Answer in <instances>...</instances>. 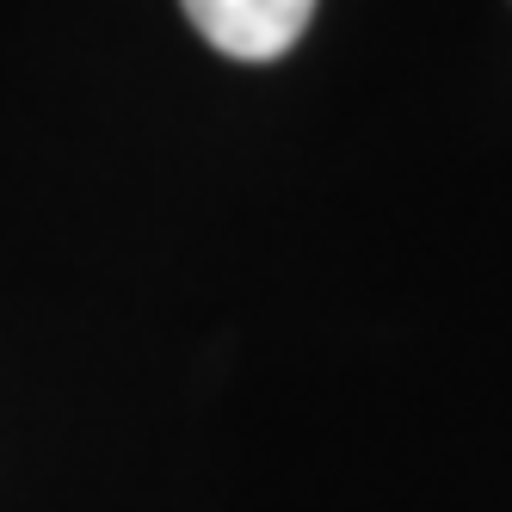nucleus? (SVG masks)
Masks as SVG:
<instances>
[{"label": "nucleus", "mask_w": 512, "mask_h": 512, "mask_svg": "<svg viewBox=\"0 0 512 512\" xmlns=\"http://www.w3.org/2000/svg\"><path fill=\"white\" fill-rule=\"evenodd\" d=\"M179 7L210 50L235 62H278L315 19V0H179Z\"/></svg>", "instance_id": "obj_1"}]
</instances>
